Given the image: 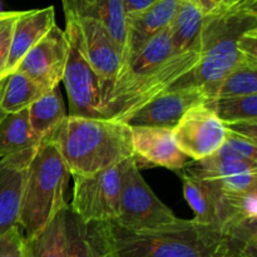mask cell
<instances>
[{"instance_id":"12","label":"cell","mask_w":257,"mask_h":257,"mask_svg":"<svg viewBox=\"0 0 257 257\" xmlns=\"http://www.w3.org/2000/svg\"><path fill=\"white\" fill-rule=\"evenodd\" d=\"M73 18L79 25L84 52L99 79L102 99L104 102L115 78L122 70V50L99 20L93 18Z\"/></svg>"},{"instance_id":"15","label":"cell","mask_w":257,"mask_h":257,"mask_svg":"<svg viewBox=\"0 0 257 257\" xmlns=\"http://www.w3.org/2000/svg\"><path fill=\"white\" fill-rule=\"evenodd\" d=\"M182 0H156L145 9L125 15V39L123 65H127L137 53L172 22Z\"/></svg>"},{"instance_id":"35","label":"cell","mask_w":257,"mask_h":257,"mask_svg":"<svg viewBox=\"0 0 257 257\" xmlns=\"http://www.w3.org/2000/svg\"><path fill=\"white\" fill-rule=\"evenodd\" d=\"M215 257H221V256H218V255H216V256H215Z\"/></svg>"},{"instance_id":"18","label":"cell","mask_w":257,"mask_h":257,"mask_svg":"<svg viewBox=\"0 0 257 257\" xmlns=\"http://www.w3.org/2000/svg\"><path fill=\"white\" fill-rule=\"evenodd\" d=\"M180 175L182 178L185 200L195 213L193 220L200 225L217 228L220 190H217L212 183L196 177L183 170Z\"/></svg>"},{"instance_id":"28","label":"cell","mask_w":257,"mask_h":257,"mask_svg":"<svg viewBox=\"0 0 257 257\" xmlns=\"http://www.w3.org/2000/svg\"><path fill=\"white\" fill-rule=\"evenodd\" d=\"M20 12H7L2 13L0 17V79L5 75L8 58H9L10 44H12V35L14 23Z\"/></svg>"},{"instance_id":"2","label":"cell","mask_w":257,"mask_h":257,"mask_svg":"<svg viewBox=\"0 0 257 257\" xmlns=\"http://www.w3.org/2000/svg\"><path fill=\"white\" fill-rule=\"evenodd\" d=\"M102 257H215L220 232L195 220L151 230H130L117 222L92 223Z\"/></svg>"},{"instance_id":"30","label":"cell","mask_w":257,"mask_h":257,"mask_svg":"<svg viewBox=\"0 0 257 257\" xmlns=\"http://www.w3.org/2000/svg\"><path fill=\"white\" fill-rule=\"evenodd\" d=\"M99 0H62L65 17L94 18Z\"/></svg>"},{"instance_id":"13","label":"cell","mask_w":257,"mask_h":257,"mask_svg":"<svg viewBox=\"0 0 257 257\" xmlns=\"http://www.w3.org/2000/svg\"><path fill=\"white\" fill-rule=\"evenodd\" d=\"M68 57V39L57 24L23 58L17 70L45 88L55 89L62 83Z\"/></svg>"},{"instance_id":"36","label":"cell","mask_w":257,"mask_h":257,"mask_svg":"<svg viewBox=\"0 0 257 257\" xmlns=\"http://www.w3.org/2000/svg\"><path fill=\"white\" fill-rule=\"evenodd\" d=\"M3 13V12H2ZM2 13H0V17H2Z\"/></svg>"},{"instance_id":"26","label":"cell","mask_w":257,"mask_h":257,"mask_svg":"<svg viewBox=\"0 0 257 257\" xmlns=\"http://www.w3.org/2000/svg\"><path fill=\"white\" fill-rule=\"evenodd\" d=\"M252 94H257V65H242L223 78L216 88L215 99Z\"/></svg>"},{"instance_id":"5","label":"cell","mask_w":257,"mask_h":257,"mask_svg":"<svg viewBox=\"0 0 257 257\" xmlns=\"http://www.w3.org/2000/svg\"><path fill=\"white\" fill-rule=\"evenodd\" d=\"M201 62L200 42L180 54H172L161 64L138 77L114 82L103 102L104 118L127 122L141 108L170 88L190 79Z\"/></svg>"},{"instance_id":"19","label":"cell","mask_w":257,"mask_h":257,"mask_svg":"<svg viewBox=\"0 0 257 257\" xmlns=\"http://www.w3.org/2000/svg\"><path fill=\"white\" fill-rule=\"evenodd\" d=\"M40 142L30 127L28 109L8 113L0 120V160L37 150Z\"/></svg>"},{"instance_id":"20","label":"cell","mask_w":257,"mask_h":257,"mask_svg":"<svg viewBox=\"0 0 257 257\" xmlns=\"http://www.w3.org/2000/svg\"><path fill=\"white\" fill-rule=\"evenodd\" d=\"M47 92L49 90L38 84L27 74L15 70L2 79L0 109L5 114L28 109Z\"/></svg>"},{"instance_id":"4","label":"cell","mask_w":257,"mask_h":257,"mask_svg":"<svg viewBox=\"0 0 257 257\" xmlns=\"http://www.w3.org/2000/svg\"><path fill=\"white\" fill-rule=\"evenodd\" d=\"M69 178V170L54 142L42 141L25 171L18 223L24 237L37 235L67 207Z\"/></svg>"},{"instance_id":"21","label":"cell","mask_w":257,"mask_h":257,"mask_svg":"<svg viewBox=\"0 0 257 257\" xmlns=\"http://www.w3.org/2000/svg\"><path fill=\"white\" fill-rule=\"evenodd\" d=\"M30 127L40 141L54 135L67 117L62 93L58 88L49 90L28 108Z\"/></svg>"},{"instance_id":"33","label":"cell","mask_w":257,"mask_h":257,"mask_svg":"<svg viewBox=\"0 0 257 257\" xmlns=\"http://www.w3.org/2000/svg\"><path fill=\"white\" fill-rule=\"evenodd\" d=\"M0 89H2V79H0ZM4 115H5V113L0 109V120H2V118L4 117Z\"/></svg>"},{"instance_id":"23","label":"cell","mask_w":257,"mask_h":257,"mask_svg":"<svg viewBox=\"0 0 257 257\" xmlns=\"http://www.w3.org/2000/svg\"><path fill=\"white\" fill-rule=\"evenodd\" d=\"M205 14L191 0H182L173 17L170 28L172 54L190 49L198 39Z\"/></svg>"},{"instance_id":"11","label":"cell","mask_w":257,"mask_h":257,"mask_svg":"<svg viewBox=\"0 0 257 257\" xmlns=\"http://www.w3.org/2000/svg\"><path fill=\"white\" fill-rule=\"evenodd\" d=\"M183 171L212 183L221 192L240 193L257 187V165L222 147L205 160L191 161Z\"/></svg>"},{"instance_id":"24","label":"cell","mask_w":257,"mask_h":257,"mask_svg":"<svg viewBox=\"0 0 257 257\" xmlns=\"http://www.w3.org/2000/svg\"><path fill=\"white\" fill-rule=\"evenodd\" d=\"M68 257H102L89 223L78 218L68 206L65 220Z\"/></svg>"},{"instance_id":"17","label":"cell","mask_w":257,"mask_h":257,"mask_svg":"<svg viewBox=\"0 0 257 257\" xmlns=\"http://www.w3.org/2000/svg\"><path fill=\"white\" fill-rule=\"evenodd\" d=\"M55 23V10L53 5L43 9H33L20 12L14 23L10 44L9 58L5 68L7 77L15 72L23 58L35 47Z\"/></svg>"},{"instance_id":"16","label":"cell","mask_w":257,"mask_h":257,"mask_svg":"<svg viewBox=\"0 0 257 257\" xmlns=\"http://www.w3.org/2000/svg\"><path fill=\"white\" fill-rule=\"evenodd\" d=\"M37 150L0 160V235L19 223L25 171Z\"/></svg>"},{"instance_id":"22","label":"cell","mask_w":257,"mask_h":257,"mask_svg":"<svg viewBox=\"0 0 257 257\" xmlns=\"http://www.w3.org/2000/svg\"><path fill=\"white\" fill-rule=\"evenodd\" d=\"M68 206L32 237L24 238V257H68L65 220Z\"/></svg>"},{"instance_id":"34","label":"cell","mask_w":257,"mask_h":257,"mask_svg":"<svg viewBox=\"0 0 257 257\" xmlns=\"http://www.w3.org/2000/svg\"><path fill=\"white\" fill-rule=\"evenodd\" d=\"M231 2H233V0H222V3H221V4H228V3H231Z\"/></svg>"},{"instance_id":"25","label":"cell","mask_w":257,"mask_h":257,"mask_svg":"<svg viewBox=\"0 0 257 257\" xmlns=\"http://www.w3.org/2000/svg\"><path fill=\"white\" fill-rule=\"evenodd\" d=\"M208 103L225 125L257 120V94L217 98Z\"/></svg>"},{"instance_id":"7","label":"cell","mask_w":257,"mask_h":257,"mask_svg":"<svg viewBox=\"0 0 257 257\" xmlns=\"http://www.w3.org/2000/svg\"><path fill=\"white\" fill-rule=\"evenodd\" d=\"M64 33L68 39V57L62 82L68 95L67 115L104 118L99 79L88 60L79 25L73 17H65Z\"/></svg>"},{"instance_id":"27","label":"cell","mask_w":257,"mask_h":257,"mask_svg":"<svg viewBox=\"0 0 257 257\" xmlns=\"http://www.w3.org/2000/svg\"><path fill=\"white\" fill-rule=\"evenodd\" d=\"M226 128V138L222 148L236 157L257 165V140L243 133Z\"/></svg>"},{"instance_id":"14","label":"cell","mask_w":257,"mask_h":257,"mask_svg":"<svg viewBox=\"0 0 257 257\" xmlns=\"http://www.w3.org/2000/svg\"><path fill=\"white\" fill-rule=\"evenodd\" d=\"M131 135L133 155L137 163H150L180 172L191 162L178 148L172 128L131 125Z\"/></svg>"},{"instance_id":"8","label":"cell","mask_w":257,"mask_h":257,"mask_svg":"<svg viewBox=\"0 0 257 257\" xmlns=\"http://www.w3.org/2000/svg\"><path fill=\"white\" fill-rule=\"evenodd\" d=\"M122 165L90 176H73L69 210L85 223L113 222L119 215Z\"/></svg>"},{"instance_id":"1","label":"cell","mask_w":257,"mask_h":257,"mask_svg":"<svg viewBox=\"0 0 257 257\" xmlns=\"http://www.w3.org/2000/svg\"><path fill=\"white\" fill-rule=\"evenodd\" d=\"M201 62L187 82L215 99L216 88L236 68L257 65V0H233L203 17Z\"/></svg>"},{"instance_id":"3","label":"cell","mask_w":257,"mask_h":257,"mask_svg":"<svg viewBox=\"0 0 257 257\" xmlns=\"http://www.w3.org/2000/svg\"><path fill=\"white\" fill-rule=\"evenodd\" d=\"M52 140L73 176H90L133 157L131 125L112 118L67 115Z\"/></svg>"},{"instance_id":"10","label":"cell","mask_w":257,"mask_h":257,"mask_svg":"<svg viewBox=\"0 0 257 257\" xmlns=\"http://www.w3.org/2000/svg\"><path fill=\"white\" fill-rule=\"evenodd\" d=\"M210 100L213 99L202 87L191 82H181L151 100L125 123L173 128L191 108Z\"/></svg>"},{"instance_id":"29","label":"cell","mask_w":257,"mask_h":257,"mask_svg":"<svg viewBox=\"0 0 257 257\" xmlns=\"http://www.w3.org/2000/svg\"><path fill=\"white\" fill-rule=\"evenodd\" d=\"M24 238L18 226L0 235V257H24Z\"/></svg>"},{"instance_id":"6","label":"cell","mask_w":257,"mask_h":257,"mask_svg":"<svg viewBox=\"0 0 257 257\" xmlns=\"http://www.w3.org/2000/svg\"><path fill=\"white\" fill-rule=\"evenodd\" d=\"M140 170L135 156L123 162L119 215L113 222L130 230H151L180 222L182 218L155 195Z\"/></svg>"},{"instance_id":"31","label":"cell","mask_w":257,"mask_h":257,"mask_svg":"<svg viewBox=\"0 0 257 257\" xmlns=\"http://www.w3.org/2000/svg\"><path fill=\"white\" fill-rule=\"evenodd\" d=\"M153 2H156V0H123L125 15L131 14V13L138 12V10L141 9H145L148 5L152 4Z\"/></svg>"},{"instance_id":"37","label":"cell","mask_w":257,"mask_h":257,"mask_svg":"<svg viewBox=\"0 0 257 257\" xmlns=\"http://www.w3.org/2000/svg\"><path fill=\"white\" fill-rule=\"evenodd\" d=\"M0 13H2V12H0Z\"/></svg>"},{"instance_id":"32","label":"cell","mask_w":257,"mask_h":257,"mask_svg":"<svg viewBox=\"0 0 257 257\" xmlns=\"http://www.w3.org/2000/svg\"><path fill=\"white\" fill-rule=\"evenodd\" d=\"M191 2H192L193 4L197 5V7L200 8L201 12L206 15L207 13L212 12L213 9H216L218 5H221L222 0H191Z\"/></svg>"},{"instance_id":"9","label":"cell","mask_w":257,"mask_h":257,"mask_svg":"<svg viewBox=\"0 0 257 257\" xmlns=\"http://www.w3.org/2000/svg\"><path fill=\"white\" fill-rule=\"evenodd\" d=\"M178 148L191 161H201L215 155L226 138L225 124L210 103L191 108L172 128Z\"/></svg>"}]
</instances>
